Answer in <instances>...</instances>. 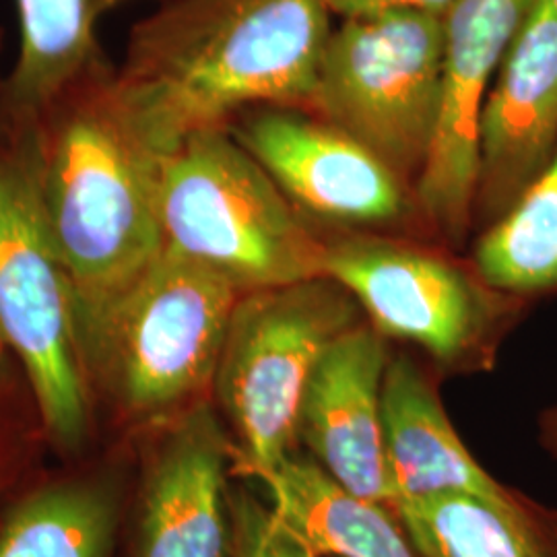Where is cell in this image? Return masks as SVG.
<instances>
[{"label": "cell", "mask_w": 557, "mask_h": 557, "mask_svg": "<svg viewBox=\"0 0 557 557\" xmlns=\"http://www.w3.org/2000/svg\"><path fill=\"white\" fill-rule=\"evenodd\" d=\"M556 151L557 15L549 0H537L479 112L473 227L502 220Z\"/></svg>", "instance_id": "obj_12"}, {"label": "cell", "mask_w": 557, "mask_h": 557, "mask_svg": "<svg viewBox=\"0 0 557 557\" xmlns=\"http://www.w3.org/2000/svg\"><path fill=\"white\" fill-rule=\"evenodd\" d=\"M444 17L391 11L333 25L320 57L314 112L413 186L438 135Z\"/></svg>", "instance_id": "obj_8"}, {"label": "cell", "mask_w": 557, "mask_h": 557, "mask_svg": "<svg viewBox=\"0 0 557 557\" xmlns=\"http://www.w3.org/2000/svg\"><path fill=\"white\" fill-rule=\"evenodd\" d=\"M4 44H7V32H4V27L0 25V59H2V52H4ZM2 71H0V81H2Z\"/></svg>", "instance_id": "obj_23"}, {"label": "cell", "mask_w": 557, "mask_h": 557, "mask_svg": "<svg viewBox=\"0 0 557 557\" xmlns=\"http://www.w3.org/2000/svg\"><path fill=\"white\" fill-rule=\"evenodd\" d=\"M469 260L504 294L527 301L557 294V151L517 205L479 232Z\"/></svg>", "instance_id": "obj_19"}, {"label": "cell", "mask_w": 557, "mask_h": 557, "mask_svg": "<svg viewBox=\"0 0 557 557\" xmlns=\"http://www.w3.org/2000/svg\"><path fill=\"white\" fill-rule=\"evenodd\" d=\"M361 322L356 298L326 275L239 296L213 382L236 446L234 478L262 481L298 450L308 382L329 347Z\"/></svg>", "instance_id": "obj_5"}, {"label": "cell", "mask_w": 557, "mask_h": 557, "mask_svg": "<svg viewBox=\"0 0 557 557\" xmlns=\"http://www.w3.org/2000/svg\"><path fill=\"white\" fill-rule=\"evenodd\" d=\"M0 338L34 382L57 460L101 446L81 376L73 283L41 213L29 119L0 112Z\"/></svg>", "instance_id": "obj_6"}, {"label": "cell", "mask_w": 557, "mask_h": 557, "mask_svg": "<svg viewBox=\"0 0 557 557\" xmlns=\"http://www.w3.org/2000/svg\"><path fill=\"white\" fill-rule=\"evenodd\" d=\"M388 359L386 337L368 320L337 338L308 382L296 436L345 490L393 510L382 444Z\"/></svg>", "instance_id": "obj_13"}, {"label": "cell", "mask_w": 557, "mask_h": 557, "mask_svg": "<svg viewBox=\"0 0 557 557\" xmlns=\"http://www.w3.org/2000/svg\"><path fill=\"white\" fill-rule=\"evenodd\" d=\"M29 140L41 213L75 294L110 289L160 257L163 156L126 114L112 60L44 101Z\"/></svg>", "instance_id": "obj_2"}, {"label": "cell", "mask_w": 557, "mask_h": 557, "mask_svg": "<svg viewBox=\"0 0 557 557\" xmlns=\"http://www.w3.org/2000/svg\"><path fill=\"white\" fill-rule=\"evenodd\" d=\"M119 557H232L236 446L213 398L133 438Z\"/></svg>", "instance_id": "obj_10"}, {"label": "cell", "mask_w": 557, "mask_h": 557, "mask_svg": "<svg viewBox=\"0 0 557 557\" xmlns=\"http://www.w3.org/2000/svg\"><path fill=\"white\" fill-rule=\"evenodd\" d=\"M382 444L393 512L398 504L455 494L492 498L506 490L458 438L436 382L405 354L391 356L386 366Z\"/></svg>", "instance_id": "obj_15"}, {"label": "cell", "mask_w": 557, "mask_h": 557, "mask_svg": "<svg viewBox=\"0 0 557 557\" xmlns=\"http://www.w3.org/2000/svg\"><path fill=\"white\" fill-rule=\"evenodd\" d=\"M227 131L320 227L434 239L413 186L314 112L259 106L238 114Z\"/></svg>", "instance_id": "obj_9"}, {"label": "cell", "mask_w": 557, "mask_h": 557, "mask_svg": "<svg viewBox=\"0 0 557 557\" xmlns=\"http://www.w3.org/2000/svg\"><path fill=\"white\" fill-rule=\"evenodd\" d=\"M133 479V440L52 462L0 520V557H119Z\"/></svg>", "instance_id": "obj_14"}, {"label": "cell", "mask_w": 557, "mask_h": 557, "mask_svg": "<svg viewBox=\"0 0 557 557\" xmlns=\"http://www.w3.org/2000/svg\"><path fill=\"white\" fill-rule=\"evenodd\" d=\"M324 275L341 283L384 337L421 347L450 372L494 366L502 338L529 306L479 275L436 239L331 230Z\"/></svg>", "instance_id": "obj_7"}, {"label": "cell", "mask_w": 557, "mask_h": 557, "mask_svg": "<svg viewBox=\"0 0 557 557\" xmlns=\"http://www.w3.org/2000/svg\"><path fill=\"white\" fill-rule=\"evenodd\" d=\"M259 483L283 522L319 557H419L388 506L351 494L298 450Z\"/></svg>", "instance_id": "obj_16"}, {"label": "cell", "mask_w": 557, "mask_h": 557, "mask_svg": "<svg viewBox=\"0 0 557 557\" xmlns=\"http://www.w3.org/2000/svg\"><path fill=\"white\" fill-rule=\"evenodd\" d=\"M549 457L556 458V460H557V448H556V450H554V453H552V455H549Z\"/></svg>", "instance_id": "obj_25"}, {"label": "cell", "mask_w": 557, "mask_h": 557, "mask_svg": "<svg viewBox=\"0 0 557 557\" xmlns=\"http://www.w3.org/2000/svg\"><path fill=\"white\" fill-rule=\"evenodd\" d=\"M331 29L324 0H160L128 32L120 100L168 156L250 108H308Z\"/></svg>", "instance_id": "obj_1"}, {"label": "cell", "mask_w": 557, "mask_h": 557, "mask_svg": "<svg viewBox=\"0 0 557 557\" xmlns=\"http://www.w3.org/2000/svg\"><path fill=\"white\" fill-rule=\"evenodd\" d=\"M549 4H552V9H554V11H556V15H557V0H549Z\"/></svg>", "instance_id": "obj_24"}, {"label": "cell", "mask_w": 557, "mask_h": 557, "mask_svg": "<svg viewBox=\"0 0 557 557\" xmlns=\"http://www.w3.org/2000/svg\"><path fill=\"white\" fill-rule=\"evenodd\" d=\"M419 557H557V510L506 485L492 496H440L398 504Z\"/></svg>", "instance_id": "obj_17"}, {"label": "cell", "mask_w": 557, "mask_h": 557, "mask_svg": "<svg viewBox=\"0 0 557 557\" xmlns=\"http://www.w3.org/2000/svg\"><path fill=\"white\" fill-rule=\"evenodd\" d=\"M163 248L255 292L324 275V239L227 128H205L161 160Z\"/></svg>", "instance_id": "obj_4"}, {"label": "cell", "mask_w": 557, "mask_h": 557, "mask_svg": "<svg viewBox=\"0 0 557 557\" xmlns=\"http://www.w3.org/2000/svg\"><path fill=\"white\" fill-rule=\"evenodd\" d=\"M535 4L537 0H458L444 17L438 135L416 184V199L430 234L448 248L462 246L473 227L481 106Z\"/></svg>", "instance_id": "obj_11"}, {"label": "cell", "mask_w": 557, "mask_h": 557, "mask_svg": "<svg viewBox=\"0 0 557 557\" xmlns=\"http://www.w3.org/2000/svg\"><path fill=\"white\" fill-rule=\"evenodd\" d=\"M239 296L211 269L165 248L120 285L73 292L81 376L101 444L137 438L213 398Z\"/></svg>", "instance_id": "obj_3"}, {"label": "cell", "mask_w": 557, "mask_h": 557, "mask_svg": "<svg viewBox=\"0 0 557 557\" xmlns=\"http://www.w3.org/2000/svg\"><path fill=\"white\" fill-rule=\"evenodd\" d=\"M458 0H324L331 15L341 20L366 17L391 11H418L446 17Z\"/></svg>", "instance_id": "obj_22"}, {"label": "cell", "mask_w": 557, "mask_h": 557, "mask_svg": "<svg viewBox=\"0 0 557 557\" xmlns=\"http://www.w3.org/2000/svg\"><path fill=\"white\" fill-rule=\"evenodd\" d=\"M126 2L133 0H15L20 54L0 81V112L32 119L60 87L110 62L98 25Z\"/></svg>", "instance_id": "obj_18"}, {"label": "cell", "mask_w": 557, "mask_h": 557, "mask_svg": "<svg viewBox=\"0 0 557 557\" xmlns=\"http://www.w3.org/2000/svg\"><path fill=\"white\" fill-rule=\"evenodd\" d=\"M230 524L232 557H319L244 485H230Z\"/></svg>", "instance_id": "obj_21"}, {"label": "cell", "mask_w": 557, "mask_h": 557, "mask_svg": "<svg viewBox=\"0 0 557 557\" xmlns=\"http://www.w3.org/2000/svg\"><path fill=\"white\" fill-rule=\"evenodd\" d=\"M48 458L54 455L38 391L0 338V520L52 465Z\"/></svg>", "instance_id": "obj_20"}]
</instances>
